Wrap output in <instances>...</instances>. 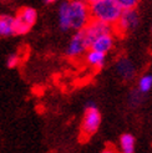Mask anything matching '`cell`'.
<instances>
[{"instance_id": "8992f818", "label": "cell", "mask_w": 152, "mask_h": 153, "mask_svg": "<svg viewBox=\"0 0 152 153\" xmlns=\"http://www.w3.org/2000/svg\"><path fill=\"white\" fill-rule=\"evenodd\" d=\"M112 30H113V27L109 24H105V22L97 21V20H91L90 24L85 27L86 39L89 41L90 49H91L92 42L97 39V37L104 36V35H110V34H112Z\"/></svg>"}, {"instance_id": "e0dca14e", "label": "cell", "mask_w": 152, "mask_h": 153, "mask_svg": "<svg viewBox=\"0 0 152 153\" xmlns=\"http://www.w3.org/2000/svg\"><path fill=\"white\" fill-rule=\"evenodd\" d=\"M101 153H116V152H115V149H113V148H110V147H109V148L104 149Z\"/></svg>"}, {"instance_id": "9c48e42d", "label": "cell", "mask_w": 152, "mask_h": 153, "mask_svg": "<svg viewBox=\"0 0 152 153\" xmlns=\"http://www.w3.org/2000/svg\"><path fill=\"white\" fill-rule=\"evenodd\" d=\"M113 46V36L112 34L110 35H104V36H100L92 42L91 45V50H95V51H98L101 53H107Z\"/></svg>"}, {"instance_id": "3957f363", "label": "cell", "mask_w": 152, "mask_h": 153, "mask_svg": "<svg viewBox=\"0 0 152 153\" xmlns=\"http://www.w3.org/2000/svg\"><path fill=\"white\" fill-rule=\"evenodd\" d=\"M37 20V11L31 6H24L14 16L15 35H25L33 29Z\"/></svg>"}, {"instance_id": "5bb4252c", "label": "cell", "mask_w": 152, "mask_h": 153, "mask_svg": "<svg viewBox=\"0 0 152 153\" xmlns=\"http://www.w3.org/2000/svg\"><path fill=\"white\" fill-rule=\"evenodd\" d=\"M143 101V94L139 90L131 91L130 96H128V103L131 105V107H137L140 103Z\"/></svg>"}, {"instance_id": "ac0fdd59", "label": "cell", "mask_w": 152, "mask_h": 153, "mask_svg": "<svg viewBox=\"0 0 152 153\" xmlns=\"http://www.w3.org/2000/svg\"><path fill=\"white\" fill-rule=\"evenodd\" d=\"M45 5H49V4H52L54 3V0H45V1H42Z\"/></svg>"}, {"instance_id": "4fadbf2b", "label": "cell", "mask_w": 152, "mask_h": 153, "mask_svg": "<svg viewBox=\"0 0 152 153\" xmlns=\"http://www.w3.org/2000/svg\"><path fill=\"white\" fill-rule=\"evenodd\" d=\"M151 88H152V75L146 74V75L141 76V79L139 80V91H141V92L145 95Z\"/></svg>"}, {"instance_id": "2e32d148", "label": "cell", "mask_w": 152, "mask_h": 153, "mask_svg": "<svg viewBox=\"0 0 152 153\" xmlns=\"http://www.w3.org/2000/svg\"><path fill=\"white\" fill-rule=\"evenodd\" d=\"M20 62V56L18 53H10L9 56L6 57V66L9 68H14L16 67Z\"/></svg>"}, {"instance_id": "52a82bcc", "label": "cell", "mask_w": 152, "mask_h": 153, "mask_svg": "<svg viewBox=\"0 0 152 153\" xmlns=\"http://www.w3.org/2000/svg\"><path fill=\"white\" fill-rule=\"evenodd\" d=\"M139 22H140V18H139V14L136 10L124 11L120 20L117 21V24L115 25V29H116V31H118L121 34H126V33L137 27Z\"/></svg>"}, {"instance_id": "8fae6325", "label": "cell", "mask_w": 152, "mask_h": 153, "mask_svg": "<svg viewBox=\"0 0 152 153\" xmlns=\"http://www.w3.org/2000/svg\"><path fill=\"white\" fill-rule=\"evenodd\" d=\"M86 62L92 66V67H96V68H101L104 65H105V57L106 55L105 53H101L98 51H95V50H89L86 52Z\"/></svg>"}, {"instance_id": "7c38bea8", "label": "cell", "mask_w": 152, "mask_h": 153, "mask_svg": "<svg viewBox=\"0 0 152 153\" xmlns=\"http://www.w3.org/2000/svg\"><path fill=\"white\" fill-rule=\"evenodd\" d=\"M121 153H133L135 152V137L130 133H124L120 137Z\"/></svg>"}, {"instance_id": "30bf717a", "label": "cell", "mask_w": 152, "mask_h": 153, "mask_svg": "<svg viewBox=\"0 0 152 153\" xmlns=\"http://www.w3.org/2000/svg\"><path fill=\"white\" fill-rule=\"evenodd\" d=\"M15 35L14 31V16H10L7 14L0 15V36L9 37Z\"/></svg>"}, {"instance_id": "9a60e30c", "label": "cell", "mask_w": 152, "mask_h": 153, "mask_svg": "<svg viewBox=\"0 0 152 153\" xmlns=\"http://www.w3.org/2000/svg\"><path fill=\"white\" fill-rule=\"evenodd\" d=\"M118 4L122 11H128V10H135L137 1L136 0H118Z\"/></svg>"}, {"instance_id": "277c9868", "label": "cell", "mask_w": 152, "mask_h": 153, "mask_svg": "<svg viewBox=\"0 0 152 153\" xmlns=\"http://www.w3.org/2000/svg\"><path fill=\"white\" fill-rule=\"evenodd\" d=\"M101 123V113L98 111L97 106L94 102H89L85 107V114H83L82 125H81V131L82 134L90 137L100 127Z\"/></svg>"}, {"instance_id": "ba28073f", "label": "cell", "mask_w": 152, "mask_h": 153, "mask_svg": "<svg viewBox=\"0 0 152 153\" xmlns=\"http://www.w3.org/2000/svg\"><path fill=\"white\" fill-rule=\"evenodd\" d=\"M116 71L125 81H131L136 75V67L133 62L127 57H121L116 62Z\"/></svg>"}, {"instance_id": "6da1fadb", "label": "cell", "mask_w": 152, "mask_h": 153, "mask_svg": "<svg viewBox=\"0 0 152 153\" xmlns=\"http://www.w3.org/2000/svg\"><path fill=\"white\" fill-rule=\"evenodd\" d=\"M59 27L63 31H81L91 21L90 7L85 1H63L57 9Z\"/></svg>"}, {"instance_id": "7a4b0ae2", "label": "cell", "mask_w": 152, "mask_h": 153, "mask_svg": "<svg viewBox=\"0 0 152 153\" xmlns=\"http://www.w3.org/2000/svg\"><path fill=\"white\" fill-rule=\"evenodd\" d=\"M91 20H97L109 24L116 25L122 15V9L118 4V0H92L89 3Z\"/></svg>"}, {"instance_id": "5b68a950", "label": "cell", "mask_w": 152, "mask_h": 153, "mask_svg": "<svg viewBox=\"0 0 152 153\" xmlns=\"http://www.w3.org/2000/svg\"><path fill=\"white\" fill-rule=\"evenodd\" d=\"M89 50H90V45L86 39L85 29H83L81 31H76L72 35V37L70 39L69 44H67V46H66L65 53L67 57L75 59V57L81 56L82 53L87 52Z\"/></svg>"}]
</instances>
